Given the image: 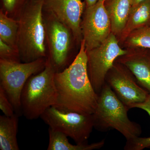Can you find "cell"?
<instances>
[{"instance_id": "cell-5", "label": "cell", "mask_w": 150, "mask_h": 150, "mask_svg": "<svg viewBox=\"0 0 150 150\" xmlns=\"http://www.w3.org/2000/svg\"><path fill=\"white\" fill-rule=\"evenodd\" d=\"M46 58L33 62H14L0 59V87L12 104L15 112L22 115L21 95L30 77L38 74L46 67Z\"/></svg>"}, {"instance_id": "cell-4", "label": "cell", "mask_w": 150, "mask_h": 150, "mask_svg": "<svg viewBox=\"0 0 150 150\" xmlns=\"http://www.w3.org/2000/svg\"><path fill=\"white\" fill-rule=\"evenodd\" d=\"M56 70L48 59L46 67L27 81L21 95L22 115L28 120L40 117L57 99L54 76Z\"/></svg>"}, {"instance_id": "cell-22", "label": "cell", "mask_w": 150, "mask_h": 150, "mask_svg": "<svg viewBox=\"0 0 150 150\" xmlns=\"http://www.w3.org/2000/svg\"><path fill=\"white\" fill-rule=\"evenodd\" d=\"M98 0H85L86 4V7L91 6L93 5L98 1Z\"/></svg>"}, {"instance_id": "cell-7", "label": "cell", "mask_w": 150, "mask_h": 150, "mask_svg": "<svg viewBox=\"0 0 150 150\" xmlns=\"http://www.w3.org/2000/svg\"><path fill=\"white\" fill-rule=\"evenodd\" d=\"M86 52L89 77L94 89L99 95L108 73L117 59L127 54L128 50L120 47L117 37L111 33L100 45Z\"/></svg>"}, {"instance_id": "cell-16", "label": "cell", "mask_w": 150, "mask_h": 150, "mask_svg": "<svg viewBox=\"0 0 150 150\" xmlns=\"http://www.w3.org/2000/svg\"><path fill=\"white\" fill-rule=\"evenodd\" d=\"M49 144L48 150H93L99 149L104 146V140L91 144L73 145L68 137L62 132L49 128Z\"/></svg>"}, {"instance_id": "cell-13", "label": "cell", "mask_w": 150, "mask_h": 150, "mask_svg": "<svg viewBox=\"0 0 150 150\" xmlns=\"http://www.w3.org/2000/svg\"><path fill=\"white\" fill-rule=\"evenodd\" d=\"M105 6L110 18L111 33L118 38L128 20L132 6L131 0H110Z\"/></svg>"}, {"instance_id": "cell-14", "label": "cell", "mask_w": 150, "mask_h": 150, "mask_svg": "<svg viewBox=\"0 0 150 150\" xmlns=\"http://www.w3.org/2000/svg\"><path fill=\"white\" fill-rule=\"evenodd\" d=\"M150 23V0L132 6L126 25L118 41L123 42L134 30Z\"/></svg>"}, {"instance_id": "cell-24", "label": "cell", "mask_w": 150, "mask_h": 150, "mask_svg": "<svg viewBox=\"0 0 150 150\" xmlns=\"http://www.w3.org/2000/svg\"><path fill=\"white\" fill-rule=\"evenodd\" d=\"M99 1H102L105 2L106 0H99Z\"/></svg>"}, {"instance_id": "cell-12", "label": "cell", "mask_w": 150, "mask_h": 150, "mask_svg": "<svg viewBox=\"0 0 150 150\" xmlns=\"http://www.w3.org/2000/svg\"><path fill=\"white\" fill-rule=\"evenodd\" d=\"M126 55L116 61L128 68L137 79L138 83L150 94V49H128Z\"/></svg>"}, {"instance_id": "cell-23", "label": "cell", "mask_w": 150, "mask_h": 150, "mask_svg": "<svg viewBox=\"0 0 150 150\" xmlns=\"http://www.w3.org/2000/svg\"><path fill=\"white\" fill-rule=\"evenodd\" d=\"M146 0H131V4H132V6H134L137 5L138 4Z\"/></svg>"}, {"instance_id": "cell-1", "label": "cell", "mask_w": 150, "mask_h": 150, "mask_svg": "<svg viewBox=\"0 0 150 150\" xmlns=\"http://www.w3.org/2000/svg\"><path fill=\"white\" fill-rule=\"evenodd\" d=\"M57 92L55 106L61 110L91 115L96 109L99 95L92 85L83 40L77 56L69 67L55 73Z\"/></svg>"}, {"instance_id": "cell-20", "label": "cell", "mask_w": 150, "mask_h": 150, "mask_svg": "<svg viewBox=\"0 0 150 150\" xmlns=\"http://www.w3.org/2000/svg\"><path fill=\"white\" fill-rule=\"evenodd\" d=\"M0 109L6 116H11L15 113L12 104L1 87H0Z\"/></svg>"}, {"instance_id": "cell-19", "label": "cell", "mask_w": 150, "mask_h": 150, "mask_svg": "<svg viewBox=\"0 0 150 150\" xmlns=\"http://www.w3.org/2000/svg\"><path fill=\"white\" fill-rule=\"evenodd\" d=\"M138 108L145 110L150 116V94L144 102L133 104L130 109ZM150 149V136L146 138L137 137L126 141L124 147L125 150H142Z\"/></svg>"}, {"instance_id": "cell-17", "label": "cell", "mask_w": 150, "mask_h": 150, "mask_svg": "<svg viewBox=\"0 0 150 150\" xmlns=\"http://www.w3.org/2000/svg\"><path fill=\"white\" fill-rule=\"evenodd\" d=\"M18 30V21L9 17L7 14L1 10L0 12V39L17 51V41Z\"/></svg>"}, {"instance_id": "cell-21", "label": "cell", "mask_w": 150, "mask_h": 150, "mask_svg": "<svg viewBox=\"0 0 150 150\" xmlns=\"http://www.w3.org/2000/svg\"><path fill=\"white\" fill-rule=\"evenodd\" d=\"M18 0H3L5 8L7 12H12L15 8Z\"/></svg>"}, {"instance_id": "cell-18", "label": "cell", "mask_w": 150, "mask_h": 150, "mask_svg": "<svg viewBox=\"0 0 150 150\" xmlns=\"http://www.w3.org/2000/svg\"><path fill=\"white\" fill-rule=\"evenodd\" d=\"M123 42L129 49L146 48L150 49V23L134 30Z\"/></svg>"}, {"instance_id": "cell-8", "label": "cell", "mask_w": 150, "mask_h": 150, "mask_svg": "<svg viewBox=\"0 0 150 150\" xmlns=\"http://www.w3.org/2000/svg\"><path fill=\"white\" fill-rule=\"evenodd\" d=\"M105 83L129 109L133 104L144 102L149 94L130 70L116 61L106 75Z\"/></svg>"}, {"instance_id": "cell-10", "label": "cell", "mask_w": 150, "mask_h": 150, "mask_svg": "<svg viewBox=\"0 0 150 150\" xmlns=\"http://www.w3.org/2000/svg\"><path fill=\"white\" fill-rule=\"evenodd\" d=\"M49 14V18L46 20L44 19L49 47L48 59L57 72L64 69L68 63L72 32L67 25Z\"/></svg>"}, {"instance_id": "cell-3", "label": "cell", "mask_w": 150, "mask_h": 150, "mask_svg": "<svg viewBox=\"0 0 150 150\" xmlns=\"http://www.w3.org/2000/svg\"><path fill=\"white\" fill-rule=\"evenodd\" d=\"M129 110L105 83L99 94L97 105L92 114L94 128L102 132L116 130L126 141L139 137L142 128L139 124L129 119Z\"/></svg>"}, {"instance_id": "cell-2", "label": "cell", "mask_w": 150, "mask_h": 150, "mask_svg": "<svg viewBox=\"0 0 150 150\" xmlns=\"http://www.w3.org/2000/svg\"><path fill=\"white\" fill-rule=\"evenodd\" d=\"M44 0H35L23 10L18 21L17 49L21 61L46 57V35L43 9Z\"/></svg>"}, {"instance_id": "cell-6", "label": "cell", "mask_w": 150, "mask_h": 150, "mask_svg": "<svg viewBox=\"0 0 150 150\" xmlns=\"http://www.w3.org/2000/svg\"><path fill=\"white\" fill-rule=\"evenodd\" d=\"M40 118L49 128L65 134L77 144L88 143L94 128L92 114L65 111L54 106L48 108Z\"/></svg>"}, {"instance_id": "cell-9", "label": "cell", "mask_w": 150, "mask_h": 150, "mask_svg": "<svg viewBox=\"0 0 150 150\" xmlns=\"http://www.w3.org/2000/svg\"><path fill=\"white\" fill-rule=\"evenodd\" d=\"M83 40L86 51L97 47L111 33V23L105 2L98 0L86 7L81 23Z\"/></svg>"}, {"instance_id": "cell-11", "label": "cell", "mask_w": 150, "mask_h": 150, "mask_svg": "<svg viewBox=\"0 0 150 150\" xmlns=\"http://www.w3.org/2000/svg\"><path fill=\"white\" fill-rule=\"evenodd\" d=\"M44 5L50 14L69 27L74 37L81 42V17L84 7L81 0H44Z\"/></svg>"}, {"instance_id": "cell-15", "label": "cell", "mask_w": 150, "mask_h": 150, "mask_svg": "<svg viewBox=\"0 0 150 150\" xmlns=\"http://www.w3.org/2000/svg\"><path fill=\"white\" fill-rule=\"evenodd\" d=\"M19 115H0V149L19 150L17 139Z\"/></svg>"}]
</instances>
